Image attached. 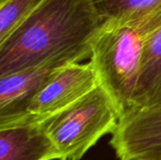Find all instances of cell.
<instances>
[{"label":"cell","instance_id":"cell-1","mask_svg":"<svg viewBox=\"0 0 161 160\" xmlns=\"http://www.w3.org/2000/svg\"><path fill=\"white\" fill-rule=\"evenodd\" d=\"M103 25L92 0H44L0 42V75L53 60L81 61Z\"/></svg>","mask_w":161,"mask_h":160},{"label":"cell","instance_id":"cell-2","mask_svg":"<svg viewBox=\"0 0 161 160\" xmlns=\"http://www.w3.org/2000/svg\"><path fill=\"white\" fill-rule=\"evenodd\" d=\"M144 36L121 23L105 22L92 44L91 62L99 85L115 104L120 120L134 109Z\"/></svg>","mask_w":161,"mask_h":160},{"label":"cell","instance_id":"cell-3","mask_svg":"<svg viewBox=\"0 0 161 160\" xmlns=\"http://www.w3.org/2000/svg\"><path fill=\"white\" fill-rule=\"evenodd\" d=\"M119 122L115 104L98 85L42 123L58 150V160H80L103 136L113 134Z\"/></svg>","mask_w":161,"mask_h":160},{"label":"cell","instance_id":"cell-4","mask_svg":"<svg viewBox=\"0 0 161 160\" xmlns=\"http://www.w3.org/2000/svg\"><path fill=\"white\" fill-rule=\"evenodd\" d=\"M98 85L99 81L91 61L66 64L36 94L27 108L25 118L19 122H42L68 108Z\"/></svg>","mask_w":161,"mask_h":160},{"label":"cell","instance_id":"cell-5","mask_svg":"<svg viewBox=\"0 0 161 160\" xmlns=\"http://www.w3.org/2000/svg\"><path fill=\"white\" fill-rule=\"evenodd\" d=\"M110 145L120 160H161V105L121 119Z\"/></svg>","mask_w":161,"mask_h":160},{"label":"cell","instance_id":"cell-6","mask_svg":"<svg viewBox=\"0 0 161 160\" xmlns=\"http://www.w3.org/2000/svg\"><path fill=\"white\" fill-rule=\"evenodd\" d=\"M69 63L53 60L0 75V126L25 119L36 94L59 68Z\"/></svg>","mask_w":161,"mask_h":160},{"label":"cell","instance_id":"cell-7","mask_svg":"<svg viewBox=\"0 0 161 160\" xmlns=\"http://www.w3.org/2000/svg\"><path fill=\"white\" fill-rule=\"evenodd\" d=\"M53 159H59V153L42 122L0 126V160Z\"/></svg>","mask_w":161,"mask_h":160},{"label":"cell","instance_id":"cell-8","mask_svg":"<svg viewBox=\"0 0 161 160\" xmlns=\"http://www.w3.org/2000/svg\"><path fill=\"white\" fill-rule=\"evenodd\" d=\"M105 22L128 25L146 35L161 25V0H92Z\"/></svg>","mask_w":161,"mask_h":160},{"label":"cell","instance_id":"cell-9","mask_svg":"<svg viewBox=\"0 0 161 160\" xmlns=\"http://www.w3.org/2000/svg\"><path fill=\"white\" fill-rule=\"evenodd\" d=\"M158 105H161V25L144 35L141 73L131 113Z\"/></svg>","mask_w":161,"mask_h":160},{"label":"cell","instance_id":"cell-10","mask_svg":"<svg viewBox=\"0 0 161 160\" xmlns=\"http://www.w3.org/2000/svg\"><path fill=\"white\" fill-rule=\"evenodd\" d=\"M44 0H0V42L8 38Z\"/></svg>","mask_w":161,"mask_h":160},{"label":"cell","instance_id":"cell-11","mask_svg":"<svg viewBox=\"0 0 161 160\" xmlns=\"http://www.w3.org/2000/svg\"><path fill=\"white\" fill-rule=\"evenodd\" d=\"M124 160H140V159H136V158H128V159H124Z\"/></svg>","mask_w":161,"mask_h":160}]
</instances>
